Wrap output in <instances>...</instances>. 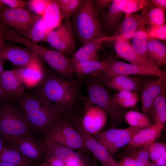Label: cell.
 I'll return each mask as SVG.
<instances>
[{
    "mask_svg": "<svg viewBox=\"0 0 166 166\" xmlns=\"http://www.w3.org/2000/svg\"><path fill=\"white\" fill-rule=\"evenodd\" d=\"M74 127L81 136L84 147L91 151L100 162L102 166H119L107 150L81 126L80 121H76Z\"/></svg>",
    "mask_w": 166,
    "mask_h": 166,
    "instance_id": "7c38bea8",
    "label": "cell"
},
{
    "mask_svg": "<svg viewBox=\"0 0 166 166\" xmlns=\"http://www.w3.org/2000/svg\"><path fill=\"white\" fill-rule=\"evenodd\" d=\"M147 146L139 148L134 152L137 166H147L150 162Z\"/></svg>",
    "mask_w": 166,
    "mask_h": 166,
    "instance_id": "f35d334b",
    "label": "cell"
},
{
    "mask_svg": "<svg viewBox=\"0 0 166 166\" xmlns=\"http://www.w3.org/2000/svg\"><path fill=\"white\" fill-rule=\"evenodd\" d=\"M37 166H49L45 162H42Z\"/></svg>",
    "mask_w": 166,
    "mask_h": 166,
    "instance_id": "11a10c76",
    "label": "cell"
},
{
    "mask_svg": "<svg viewBox=\"0 0 166 166\" xmlns=\"http://www.w3.org/2000/svg\"><path fill=\"white\" fill-rule=\"evenodd\" d=\"M4 144V142L0 136V153L2 150Z\"/></svg>",
    "mask_w": 166,
    "mask_h": 166,
    "instance_id": "f5cc1de1",
    "label": "cell"
},
{
    "mask_svg": "<svg viewBox=\"0 0 166 166\" xmlns=\"http://www.w3.org/2000/svg\"><path fill=\"white\" fill-rule=\"evenodd\" d=\"M107 37L95 39L83 45L73 54L71 62L98 61L97 53L102 43L107 41Z\"/></svg>",
    "mask_w": 166,
    "mask_h": 166,
    "instance_id": "cb8c5ba5",
    "label": "cell"
},
{
    "mask_svg": "<svg viewBox=\"0 0 166 166\" xmlns=\"http://www.w3.org/2000/svg\"><path fill=\"white\" fill-rule=\"evenodd\" d=\"M118 163L119 166H137L134 152L125 156Z\"/></svg>",
    "mask_w": 166,
    "mask_h": 166,
    "instance_id": "ee69618b",
    "label": "cell"
},
{
    "mask_svg": "<svg viewBox=\"0 0 166 166\" xmlns=\"http://www.w3.org/2000/svg\"><path fill=\"white\" fill-rule=\"evenodd\" d=\"M22 45L45 61L57 74L66 77H73L75 73L71 61L63 53L47 49L28 39Z\"/></svg>",
    "mask_w": 166,
    "mask_h": 166,
    "instance_id": "8992f818",
    "label": "cell"
},
{
    "mask_svg": "<svg viewBox=\"0 0 166 166\" xmlns=\"http://www.w3.org/2000/svg\"><path fill=\"white\" fill-rule=\"evenodd\" d=\"M4 60L0 57V75L4 71Z\"/></svg>",
    "mask_w": 166,
    "mask_h": 166,
    "instance_id": "f907efd6",
    "label": "cell"
},
{
    "mask_svg": "<svg viewBox=\"0 0 166 166\" xmlns=\"http://www.w3.org/2000/svg\"><path fill=\"white\" fill-rule=\"evenodd\" d=\"M0 85L6 93L17 100L25 92L26 87L19 68L4 71L0 75Z\"/></svg>",
    "mask_w": 166,
    "mask_h": 166,
    "instance_id": "e0dca14e",
    "label": "cell"
},
{
    "mask_svg": "<svg viewBox=\"0 0 166 166\" xmlns=\"http://www.w3.org/2000/svg\"><path fill=\"white\" fill-rule=\"evenodd\" d=\"M166 27V25L165 24L159 26L146 30L148 38L150 37L152 38H156L165 40Z\"/></svg>",
    "mask_w": 166,
    "mask_h": 166,
    "instance_id": "ab89813d",
    "label": "cell"
},
{
    "mask_svg": "<svg viewBox=\"0 0 166 166\" xmlns=\"http://www.w3.org/2000/svg\"><path fill=\"white\" fill-rule=\"evenodd\" d=\"M16 100V98L6 93L0 85V102H13Z\"/></svg>",
    "mask_w": 166,
    "mask_h": 166,
    "instance_id": "7dc6e473",
    "label": "cell"
},
{
    "mask_svg": "<svg viewBox=\"0 0 166 166\" xmlns=\"http://www.w3.org/2000/svg\"><path fill=\"white\" fill-rule=\"evenodd\" d=\"M144 26H146L141 14L126 15L114 34L107 37V41L122 40L130 42L135 32Z\"/></svg>",
    "mask_w": 166,
    "mask_h": 166,
    "instance_id": "2e32d148",
    "label": "cell"
},
{
    "mask_svg": "<svg viewBox=\"0 0 166 166\" xmlns=\"http://www.w3.org/2000/svg\"><path fill=\"white\" fill-rule=\"evenodd\" d=\"M75 36L71 24L54 38L51 46L64 54H69L76 48Z\"/></svg>",
    "mask_w": 166,
    "mask_h": 166,
    "instance_id": "d4e9b609",
    "label": "cell"
},
{
    "mask_svg": "<svg viewBox=\"0 0 166 166\" xmlns=\"http://www.w3.org/2000/svg\"><path fill=\"white\" fill-rule=\"evenodd\" d=\"M93 0H84L69 19L75 37L84 45L105 36Z\"/></svg>",
    "mask_w": 166,
    "mask_h": 166,
    "instance_id": "7a4b0ae2",
    "label": "cell"
},
{
    "mask_svg": "<svg viewBox=\"0 0 166 166\" xmlns=\"http://www.w3.org/2000/svg\"><path fill=\"white\" fill-rule=\"evenodd\" d=\"M35 166L45 159L46 146L43 140L38 139L33 133L23 136L11 145Z\"/></svg>",
    "mask_w": 166,
    "mask_h": 166,
    "instance_id": "30bf717a",
    "label": "cell"
},
{
    "mask_svg": "<svg viewBox=\"0 0 166 166\" xmlns=\"http://www.w3.org/2000/svg\"><path fill=\"white\" fill-rule=\"evenodd\" d=\"M0 57L21 68L38 57L28 48L12 46L2 48L0 50Z\"/></svg>",
    "mask_w": 166,
    "mask_h": 166,
    "instance_id": "ac0fdd59",
    "label": "cell"
},
{
    "mask_svg": "<svg viewBox=\"0 0 166 166\" xmlns=\"http://www.w3.org/2000/svg\"><path fill=\"white\" fill-rule=\"evenodd\" d=\"M137 92H134L131 97L120 101L117 103L119 106L125 108L134 107L136 105L138 101V97Z\"/></svg>",
    "mask_w": 166,
    "mask_h": 166,
    "instance_id": "b9f144b4",
    "label": "cell"
},
{
    "mask_svg": "<svg viewBox=\"0 0 166 166\" xmlns=\"http://www.w3.org/2000/svg\"><path fill=\"white\" fill-rule=\"evenodd\" d=\"M140 129L131 126L113 128L91 135L112 156L118 149L128 145L133 135Z\"/></svg>",
    "mask_w": 166,
    "mask_h": 166,
    "instance_id": "ba28073f",
    "label": "cell"
},
{
    "mask_svg": "<svg viewBox=\"0 0 166 166\" xmlns=\"http://www.w3.org/2000/svg\"><path fill=\"white\" fill-rule=\"evenodd\" d=\"M66 113L61 105L49 101L39 110L24 114L32 131L44 136L64 119Z\"/></svg>",
    "mask_w": 166,
    "mask_h": 166,
    "instance_id": "5b68a950",
    "label": "cell"
},
{
    "mask_svg": "<svg viewBox=\"0 0 166 166\" xmlns=\"http://www.w3.org/2000/svg\"><path fill=\"white\" fill-rule=\"evenodd\" d=\"M152 4L163 11L165 14L166 10V0H151Z\"/></svg>",
    "mask_w": 166,
    "mask_h": 166,
    "instance_id": "c3c4849f",
    "label": "cell"
},
{
    "mask_svg": "<svg viewBox=\"0 0 166 166\" xmlns=\"http://www.w3.org/2000/svg\"><path fill=\"white\" fill-rule=\"evenodd\" d=\"M4 6V5L2 3V2L1 0H0V8Z\"/></svg>",
    "mask_w": 166,
    "mask_h": 166,
    "instance_id": "6f0895ef",
    "label": "cell"
},
{
    "mask_svg": "<svg viewBox=\"0 0 166 166\" xmlns=\"http://www.w3.org/2000/svg\"><path fill=\"white\" fill-rule=\"evenodd\" d=\"M164 127L162 123L156 122L148 127L141 129L133 135L126 148L134 150L154 142L160 136Z\"/></svg>",
    "mask_w": 166,
    "mask_h": 166,
    "instance_id": "ffe728a7",
    "label": "cell"
},
{
    "mask_svg": "<svg viewBox=\"0 0 166 166\" xmlns=\"http://www.w3.org/2000/svg\"><path fill=\"white\" fill-rule=\"evenodd\" d=\"M86 82L88 98L86 103L95 105L102 109L107 114L109 121L113 126H118L124 120L127 108L117 104L106 89L98 79L90 75Z\"/></svg>",
    "mask_w": 166,
    "mask_h": 166,
    "instance_id": "277c9868",
    "label": "cell"
},
{
    "mask_svg": "<svg viewBox=\"0 0 166 166\" xmlns=\"http://www.w3.org/2000/svg\"><path fill=\"white\" fill-rule=\"evenodd\" d=\"M71 62L75 73L80 77L87 75L98 76L97 73L106 71L109 67L107 62L105 61H88Z\"/></svg>",
    "mask_w": 166,
    "mask_h": 166,
    "instance_id": "484cf974",
    "label": "cell"
},
{
    "mask_svg": "<svg viewBox=\"0 0 166 166\" xmlns=\"http://www.w3.org/2000/svg\"><path fill=\"white\" fill-rule=\"evenodd\" d=\"M45 160L49 166H65L61 161L53 156H45Z\"/></svg>",
    "mask_w": 166,
    "mask_h": 166,
    "instance_id": "bcb514c9",
    "label": "cell"
},
{
    "mask_svg": "<svg viewBox=\"0 0 166 166\" xmlns=\"http://www.w3.org/2000/svg\"><path fill=\"white\" fill-rule=\"evenodd\" d=\"M20 73L26 87H37L45 75L39 58L38 57L27 65L19 68Z\"/></svg>",
    "mask_w": 166,
    "mask_h": 166,
    "instance_id": "44dd1931",
    "label": "cell"
},
{
    "mask_svg": "<svg viewBox=\"0 0 166 166\" xmlns=\"http://www.w3.org/2000/svg\"><path fill=\"white\" fill-rule=\"evenodd\" d=\"M166 76L160 77L157 80L144 82L142 87L141 99L143 113L152 114L153 104L156 98L166 89Z\"/></svg>",
    "mask_w": 166,
    "mask_h": 166,
    "instance_id": "9a60e30c",
    "label": "cell"
},
{
    "mask_svg": "<svg viewBox=\"0 0 166 166\" xmlns=\"http://www.w3.org/2000/svg\"><path fill=\"white\" fill-rule=\"evenodd\" d=\"M105 82L107 87L113 90L137 92L141 90L144 82L137 76L118 75L112 77Z\"/></svg>",
    "mask_w": 166,
    "mask_h": 166,
    "instance_id": "7402d4cb",
    "label": "cell"
},
{
    "mask_svg": "<svg viewBox=\"0 0 166 166\" xmlns=\"http://www.w3.org/2000/svg\"><path fill=\"white\" fill-rule=\"evenodd\" d=\"M4 6L12 8H23L27 2L21 0H1Z\"/></svg>",
    "mask_w": 166,
    "mask_h": 166,
    "instance_id": "7bdbcfd3",
    "label": "cell"
},
{
    "mask_svg": "<svg viewBox=\"0 0 166 166\" xmlns=\"http://www.w3.org/2000/svg\"><path fill=\"white\" fill-rule=\"evenodd\" d=\"M51 31L44 23L42 18L39 17L34 23L25 37L34 42H46Z\"/></svg>",
    "mask_w": 166,
    "mask_h": 166,
    "instance_id": "1f68e13d",
    "label": "cell"
},
{
    "mask_svg": "<svg viewBox=\"0 0 166 166\" xmlns=\"http://www.w3.org/2000/svg\"><path fill=\"white\" fill-rule=\"evenodd\" d=\"M152 114L155 122H160L164 126L166 122V89L160 93L155 100Z\"/></svg>",
    "mask_w": 166,
    "mask_h": 166,
    "instance_id": "836d02e7",
    "label": "cell"
},
{
    "mask_svg": "<svg viewBox=\"0 0 166 166\" xmlns=\"http://www.w3.org/2000/svg\"></svg>",
    "mask_w": 166,
    "mask_h": 166,
    "instance_id": "91938a15",
    "label": "cell"
},
{
    "mask_svg": "<svg viewBox=\"0 0 166 166\" xmlns=\"http://www.w3.org/2000/svg\"><path fill=\"white\" fill-rule=\"evenodd\" d=\"M13 102H0V136L5 144L33 133L24 113Z\"/></svg>",
    "mask_w": 166,
    "mask_h": 166,
    "instance_id": "3957f363",
    "label": "cell"
},
{
    "mask_svg": "<svg viewBox=\"0 0 166 166\" xmlns=\"http://www.w3.org/2000/svg\"><path fill=\"white\" fill-rule=\"evenodd\" d=\"M63 19H69L80 6L81 0H58Z\"/></svg>",
    "mask_w": 166,
    "mask_h": 166,
    "instance_id": "e575fe53",
    "label": "cell"
},
{
    "mask_svg": "<svg viewBox=\"0 0 166 166\" xmlns=\"http://www.w3.org/2000/svg\"><path fill=\"white\" fill-rule=\"evenodd\" d=\"M146 30V26H144L136 31L131 39L130 44L137 54L150 61L147 50L148 38Z\"/></svg>",
    "mask_w": 166,
    "mask_h": 166,
    "instance_id": "4dcf8cb0",
    "label": "cell"
},
{
    "mask_svg": "<svg viewBox=\"0 0 166 166\" xmlns=\"http://www.w3.org/2000/svg\"><path fill=\"white\" fill-rule=\"evenodd\" d=\"M50 0H30L26 5L28 9L40 17H42Z\"/></svg>",
    "mask_w": 166,
    "mask_h": 166,
    "instance_id": "74e56055",
    "label": "cell"
},
{
    "mask_svg": "<svg viewBox=\"0 0 166 166\" xmlns=\"http://www.w3.org/2000/svg\"><path fill=\"white\" fill-rule=\"evenodd\" d=\"M0 166H15L11 164L0 161Z\"/></svg>",
    "mask_w": 166,
    "mask_h": 166,
    "instance_id": "816d5d0a",
    "label": "cell"
},
{
    "mask_svg": "<svg viewBox=\"0 0 166 166\" xmlns=\"http://www.w3.org/2000/svg\"><path fill=\"white\" fill-rule=\"evenodd\" d=\"M0 161L15 166H35L12 146L8 144H4L0 153Z\"/></svg>",
    "mask_w": 166,
    "mask_h": 166,
    "instance_id": "f1b7e54d",
    "label": "cell"
},
{
    "mask_svg": "<svg viewBox=\"0 0 166 166\" xmlns=\"http://www.w3.org/2000/svg\"><path fill=\"white\" fill-rule=\"evenodd\" d=\"M39 16L23 8H12L6 6L0 8V18L25 37Z\"/></svg>",
    "mask_w": 166,
    "mask_h": 166,
    "instance_id": "9c48e42d",
    "label": "cell"
},
{
    "mask_svg": "<svg viewBox=\"0 0 166 166\" xmlns=\"http://www.w3.org/2000/svg\"><path fill=\"white\" fill-rule=\"evenodd\" d=\"M108 70L99 76L105 82L118 75H140L156 76L159 77L166 76L161 70H156L143 66L120 61L107 62Z\"/></svg>",
    "mask_w": 166,
    "mask_h": 166,
    "instance_id": "8fae6325",
    "label": "cell"
},
{
    "mask_svg": "<svg viewBox=\"0 0 166 166\" xmlns=\"http://www.w3.org/2000/svg\"><path fill=\"white\" fill-rule=\"evenodd\" d=\"M149 158L155 163L166 152V144L154 142L147 146Z\"/></svg>",
    "mask_w": 166,
    "mask_h": 166,
    "instance_id": "8d00e7d4",
    "label": "cell"
},
{
    "mask_svg": "<svg viewBox=\"0 0 166 166\" xmlns=\"http://www.w3.org/2000/svg\"><path fill=\"white\" fill-rule=\"evenodd\" d=\"M134 92L127 90H121L115 93L112 97L117 104L118 101L128 98L132 96Z\"/></svg>",
    "mask_w": 166,
    "mask_h": 166,
    "instance_id": "f6af8a7d",
    "label": "cell"
},
{
    "mask_svg": "<svg viewBox=\"0 0 166 166\" xmlns=\"http://www.w3.org/2000/svg\"><path fill=\"white\" fill-rule=\"evenodd\" d=\"M36 87L35 95L60 105L67 113L81 98V85L78 80L56 73L45 74L42 80Z\"/></svg>",
    "mask_w": 166,
    "mask_h": 166,
    "instance_id": "6da1fadb",
    "label": "cell"
},
{
    "mask_svg": "<svg viewBox=\"0 0 166 166\" xmlns=\"http://www.w3.org/2000/svg\"><path fill=\"white\" fill-rule=\"evenodd\" d=\"M99 16L104 14L112 3L113 0H93Z\"/></svg>",
    "mask_w": 166,
    "mask_h": 166,
    "instance_id": "60d3db41",
    "label": "cell"
},
{
    "mask_svg": "<svg viewBox=\"0 0 166 166\" xmlns=\"http://www.w3.org/2000/svg\"><path fill=\"white\" fill-rule=\"evenodd\" d=\"M0 29H1V28H0Z\"/></svg>",
    "mask_w": 166,
    "mask_h": 166,
    "instance_id": "680465c9",
    "label": "cell"
},
{
    "mask_svg": "<svg viewBox=\"0 0 166 166\" xmlns=\"http://www.w3.org/2000/svg\"><path fill=\"white\" fill-rule=\"evenodd\" d=\"M46 146L45 156H53L59 159L65 164L79 160L83 158L73 149L43 140Z\"/></svg>",
    "mask_w": 166,
    "mask_h": 166,
    "instance_id": "603a6c76",
    "label": "cell"
},
{
    "mask_svg": "<svg viewBox=\"0 0 166 166\" xmlns=\"http://www.w3.org/2000/svg\"><path fill=\"white\" fill-rule=\"evenodd\" d=\"M108 119L107 114L102 109L94 104L86 103L80 121L84 130L93 135L101 131Z\"/></svg>",
    "mask_w": 166,
    "mask_h": 166,
    "instance_id": "5bb4252c",
    "label": "cell"
},
{
    "mask_svg": "<svg viewBox=\"0 0 166 166\" xmlns=\"http://www.w3.org/2000/svg\"><path fill=\"white\" fill-rule=\"evenodd\" d=\"M126 1L113 0L106 12L100 16L101 30L104 36H112L119 26L123 17L122 9Z\"/></svg>",
    "mask_w": 166,
    "mask_h": 166,
    "instance_id": "4fadbf2b",
    "label": "cell"
},
{
    "mask_svg": "<svg viewBox=\"0 0 166 166\" xmlns=\"http://www.w3.org/2000/svg\"><path fill=\"white\" fill-rule=\"evenodd\" d=\"M114 48L117 55L131 64L156 70H160L151 61L137 54L133 50L129 42L118 40L115 41Z\"/></svg>",
    "mask_w": 166,
    "mask_h": 166,
    "instance_id": "d6986e66",
    "label": "cell"
},
{
    "mask_svg": "<svg viewBox=\"0 0 166 166\" xmlns=\"http://www.w3.org/2000/svg\"><path fill=\"white\" fill-rule=\"evenodd\" d=\"M147 50L150 61L158 67L166 63L165 45L158 40L148 38Z\"/></svg>",
    "mask_w": 166,
    "mask_h": 166,
    "instance_id": "4316f807",
    "label": "cell"
},
{
    "mask_svg": "<svg viewBox=\"0 0 166 166\" xmlns=\"http://www.w3.org/2000/svg\"><path fill=\"white\" fill-rule=\"evenodd\" d=\"M165 14L163 11L152 5L143 9L141 15L148 29L165 24Z\"/></svg>",
    "mask_w": 166,
    "mask_h": 166,
    "instance_id": "f546056e",
    "label": "cell"
},
{
    "mask_svg": "<svg viewBox=\"0 0 166 166\" xmlns=\"http://www.w3.org/2000/svg\"><path fill=\"white\" fill-rule=\"evenodd\" d=\"M42 17L45 26L51 31L61 25L63 18L58 0H50L44 14Z\"/></svg>",
    "mask_w": 166,
    "mask_h": 166,
    "instance_id": "83f0119b",
    "label": "cell"
},
{
    "mask_svg": "<svg viewBox=\"0 0 166 166\" xmlns=\"http://www.w3.org/2000/svg\"><path fill=\"white\" fill-rule=\"evenodd\" d=\"M147 166H157L156 164L153 162H151L150 161L148 163Z\"/></svg>",
    "mask_w": 166,
    "mask_h": 166,
    "instance_id": "9f6ffc18",
    "label": "cell"
},
{
    "mask_svg": "<svg viewBox=\"0 0 166 166\" xmlns=\"http://www.w3.org/2000/svg\"><path fill=\"white\" fill-rule=\"evenodd\" d=\"M154 163L157 166H166V152Z\"/></svg>",
    "mask_w": 166,
    "mask_h": 166,
    "instance_id": "681fc988",
    "label": "cell"
},
{
    "mask_svg": "<svg viewBox=\"0 0 166 166\" xmlns=\"http://www.w3.org/2000/svg\"><path fill=\"white\" fill-rule=\"evenodd\" d=\"M153 5L151 0H127L122 9L123 13L128 15L141 9Z\"/></svg>",
    "mask_w": 166,
    "mask_h": 166,
    "instance_id": "d590c367",
    "label": "cell"
},
{
    "mask_svg": "<svg viewBox=\"0 0 166 166\" xmlns=\"http://www.w3.org/2000/svg\"><path fill=\"white\" fill-rule=\"evenodd\" d=\"M3 39L0 36V50L3 48Z\"/></svg>",
    "mask_w": 166,
    "mask_h": 166,
    "instance_id": "db71d44e",
    "label": "cell"
},
{
    "mask_svg": "<svg viewBox=\"0 0 166 166\" xmlns=\"http://www.w3.org/2000/svg\"><path fill=\"white\" fill-rule=\"evenodd\" d=\"M124 118L130 126L139 129L147 128L152 124L148 115L136 111H128L125 114Z\"/></svg>",
    "mask_w": 166,
    "mask_h": 166,
    "instance_id": "d6a6232c",
    "label": "cell"
},
{
    "mask_svg": "<svg viewBox=\"0 0 166 166\" xmlns=\"http://www.w3.org/2000/svg\"><path fill=\"white\" fill-rule=\"evenodd\" d=\"M43 140L72 149L84 147L80 134L74 127L63 119L56 124L44 136Z\"/></svg>",
    "mask_w": 166,
    "mask_h": 166,
    "instance_id": "52a82bcc",
    "label": "cell"
}]
</instances>
